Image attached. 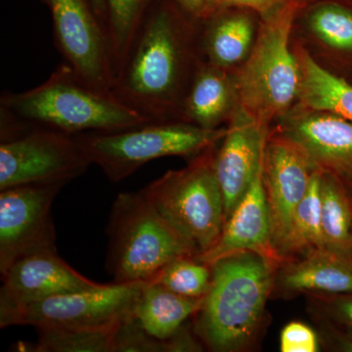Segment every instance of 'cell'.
Wrapping results in <instances>:
<instances>
[{"instance_id":"17","label":"cell","mask_w":352,"mask_h":352,"mask_svg":"<svg viewBox=\"0 0 352 352\" xmlns=\"http://www.w3.org/2000/svg\"><path fill=\"white\" fill-rule=\"evenodd\" d=\"M228 69L200 62L183 101L180 120L204 129H219L239 106L234 76Z\"/></svg>"},{"instance_id":"23","label":"cell","mask_w":352,"mask_h":352,"mask_svg":"<svg viewBox=\"0 0 352 352\" xmlns=\"http://www.w3.org/2000/svg\"><path fill=\"white\" fill-rule=\"evenodd\" d=\"M155 1L156 0H105L106 29L115 76L124 64L139 28Z\"/></svg>"},{"instance_id":"11","label":"cell","mask_w":352,"mask_h":352,"mask_svg":"<svg viewBox=\"0 0 352 352\" xmlns=\"http://www.w3.org/2000/svg\"><path fill=\"white\" fill-rule=\"evenodd\" d=\"M46 4L64 63L92 87L112 91L115 74L110 41L91 0H46Z\"/></svg>"},{"instance_id":"19","label":"cell","mask_w":352,"mask_h":352,"mask_svg":"<svg viewBox=\"0 0 352 352\" xmlns=\"http://www.w3.org/2000/svg\"><path fill=\"white\" fill-rule=\"evenodd\" d=\"M240 8L229 7L204 22L199 36V53L206 62L229 69L244 63L256 43V36L251 15Z\"/></svg>"},{"instance_id":"12","label":"cell","mask_w":352,"mask_h":352,"mask_svg":"<svg viewBox=\"0 0 352 352\" xmlns=\"http://www.w3.org/2000/svg\"><path fill=\"white\" fill-rule=\"evenodd\" d=\"M315 168L302 150L281 133L267 138L263 155L264 188L273 248L283 261L294 214Z\"/></svg>"},{"instance_id":"21","label":"cell","mask_w":352,"mask_h":352,"mask_svg":"<svg viewBox=\"0 0 352 352\" xmlns=\"http://www.w3.org/2000/svg\"><path fill=\"white\" fill-rule=\"evenodd\" d=\"M300 67V105L337 113L352 122V85L324 69L303 50H296Z\"/></svg>"},{"instance_id":"5","label":"cell","mask_w":352,"mask_h":352,"mask_svg":"<svg viewBox=\"0 0 352 352\" xmlns=\"http://www.w3.org/2000/svg\"><path fill=\"white\" fill-rule=\"evenodd\" d=\"M300 6L302 0H293L263 20L249 57L234 76L240 107L266 126L298 96L300 67L289 36Z\"/></svg>"},{"instance_id":"4","label":"cell","mask_w":352,"mask_h":352,"mask_svg":"<svg viewBox=\"0 0 352 352\" xmlns=\"http://www.w3.org/2000/svg\"><path fill=\"white\" fill-rule=\"evenodd\" d=\"M107 236L106 270L113 283H149L173 259L197 256L141 190L116 198Z\"/></svg>"},{"instance_id":"18","label":"cell","mask_w":352,"mask_h":352,"mask_svg":"<svg viewBox=\"0 0 352 352\" xmlns=\"http://www.w3.org/2000/svg\"><path fill=\"white\" fill-rule=\"evenodd\" d=\"M276 278L278 287L289 293H352V261L323 248L287 263Z\"/></svg>"},{"instance_id":"33","label":"cell","mask_w":352,"mask_h":352,"mask_svg":"<svg viewBox=\"0 0 352 352\" xmlns=\"http://www.w3.org/2000/svg\"><path fill=\"white\" fill-rule=\"evenodd\" d=\"M91 3L94 6L95 12L106 28V15H107V12H106L105 0H91Z\"/></svg>"},{"instance_id":"22","label":"cell","mask_w":352,"mask_h":352,"mask_svg":"<svg viewBox=\"0 0 352 352\" xmlns=\"http://www.w3.org/2000/svg\"><path fill=\"white\" fill-rule=\"evenodd\" d=\"M321 175L322 170L315 168L307 193L296 207L287 244L286 258L295 254L302 256L326 248L322 229Z\"/></svg>"},{"instance_id":"25","label":"cell","mask_w":352,"mask_h":352,"mask_svg":"<svg viewBox=\"0 0 352 352\" xmlns=\"http://www.w3.org/2000/svg\"><path fill=\"white\" fill-rule=\"evenodd\" d=\"M122 322L98 328L38 329V342L30 347L28 351L36 352H113L116 333Z\"/></svg>"},{"instance_id":"32","label":"cell","mask_w":352,"mask_h":352,"mask_svg":"<svg viewBox=\"0 0 352 352\" xmlns=\"http://www.w3.org/2000/svg\"><path fill=\"white\" fill-rule=\"evenodd\" d=\"M337 310L340 316L344 317L352 326V296H347V298L340 300L337 303Z\"/></svg>"},{"instance_id":"34","label":"cell","mask_w":352,"mask_h":352,"mask_svg":"<svg viewBox=\"0 0 352 352\" xmlns=\"http://www.w3.org/2000/svg\"><path fill=\"white\" fill-rule=\"evenodd\" d=\"M351 249H352V229H351Z\"/></svg>"},{"instance_id":"35","label":"cell","mask_w":352,"mask_h":352,"mask_svg":"<svg viewBox=\"0 0 352 352\" xmlns=\"http://www.w3.org/2000/svg\"><path fill=\"white\" fill-rule=\"evenodd\" d=\"M41 1L44 2V3H46V0H41Z\"/></svg>"},{"instance_id":"2","label":"cell","mask_w":352,"mask_h":352,"mask_svg":"<svg viewBox=\"0 0 352 352\" xmlns=\"http://www.w3.org/2000/svg\"><path fill=\"white\" fill-rule=\"evenodd\" d=\"M0 117L72 135L122 131L151 122L111 92L90 85L66 63L38 87L17 94L4 92Z\"/></svg>"},{"instance_id":"13","label":"cell","mask_w":352,"mask_h":352,"mask_svg":"<svg viewBox=\"0 0 352 352\" xmlns=\"http://www.w3.org/2000/svg\"><path fill=\"white\" fill-rule=\"evenodd\" d=\"M267 138V126L238 106L214 157L215 176L223 196L226 221L263 164Z\"/></svg>"},{"instance_id":"28","label":"cell","mask_w":352,"mask_h":352,"mask_svg":"<svg viewBox=\"0 0 352 352\" xmlns=\"http://www.w3.org/2000/svg\"><path fill=\"white\" fill-rule=\"evenodd\" d=\"M166 351L164 342L146 333L135 317H131L120 324L116 333L113 352Z\"/></svg>"},{"instance_id":"1","label":"cell","mask_w":352,"mask_h":352,"mask_svg":"<svg viewBox=\"0 0 352 352\" xmlns=\"http://www.w3.org/2000/svg\"><path fill=\"white\" fill-rule=\"evenodd\" d=\"M194 28L175 0H156L115 76L112 94L149 122L178 120L200 60Z\"/></svg>"},{"instance_id":"15","label":"cell","mask_w":352,"mask_h":352,"mask_svg":"<svg viewBox=\"0 0 352 352\" xmlns=\"http://www.w3.org/2000/svg\"><path fill=\"white\" fill-rule=\"evenodd\" d=\"M280 133L327 173L352 164V122L337 113L298 106L284 113Z\"/></svg>"},{"instance_id":"26","label":"cell","mask_w":352,"mask_h":352,"mask_svg":"<svg viewBox=\"0 0 352 352\" xmlns=\"http://www.w3.org/2000/svg\"><path fill=\"white\" fill-rule=\"evenodd\" d=\"M309 31L321 43L340 51L352 50V11L335 2L315 4L307 14Z\"/></svg>"},{"instance_id":"16","label":"cell","mask_w":352,"mask_h":352,"mask_svg":"<svg viewBox=\"0 0 352 352\" xmlns=\"http://www.w3.org/2000/svg\"><path fill=\"white\" fill-rule=\"evenodd\" d=\"M256 252L277 263L271 238L270 208L263 182V161L245 195L229 215L214 247L196 258L212 265L215 261L240 252Z\"/></svg>"},{"instance_id":"10","label":"cell","mask_w":352,"mask_h":352,"mask_svg":"<svg viewBox=\"0 0 352 352\" xmlns=\"http://www.w3.org/2000/svg\"><path fill=\"white\" fill-rule=\"evenodd\" d=\"M65 183L0 190V273L34 252L56 251L52 204Z\"/></svg>"},{"instance_id":"20","label":"cell","mask_w":352,"mask_h":352,"mask_svg":"<svg viewBox=\"0 0 352 352\" xmlns=\"http://www.w3.org/2000/svg\"><path fill=\"white\" fill-rule=\"evenodd\" d=\"M204 298L177 295L162 285L146 283L134 310V317L146 333L166 342L182 328L184 322L198 314Z\"/></svg>"},{"instance_id":"30","label":"cell","mask_w":352,"mask_h":352,"mask_svg":"<svg viewBox=\"0 0 352 352\" xmlns=\"http://www.w3.org/2000/svg\"><path fill=\"white\" fill-rule=\"evenodd\" d=\"M191 22L204 23L223 10L221 0H175Z\"/></svg>"},{"instance_id":"8","label":"cell","mask_w":352,"mask_h":352,"mask_svg":"<svg viewBox=\"0 0 352 352\" xmlns=\"http://www.w3.org/2000/svg\"><path fill=\"white\" fill-rule=\"evenodd\" d=\"M0 190L65 183L92 164L78 135L0 117Z\"/></svg>"},{"instance_id":"27","label":"cell","mask_w":352,"mask_h":352,"mask_svg":"<svg viewBox=\"0 0 352 352\" xmlns=\"http://www.w3.org/2000/svg\"><path fill=\"white\" fill-rule=\"evenodd\" d=\"M212 280V266L196 256L173 259L151 282L162 285L177 295L205 298Z\"/></svg>"},{"instance_id":"9","label":"cell","mask_w":352,"mask_h":352,"mask_svg":"<svg viewBox=\"0 0 352 352\" xmlns=\"http://www.w3.org/2000/svg\"><path fill=\"white\" fill-rule=\"evenodd\" d=\"M145 284L112 282L0 310V327L85 329L113 325L133 316Z\"/></svg>"},{"instance_id":"31","label":"cell","mask_w":352,"mask_h":352,"mask_svg":"<svg viewBox=\"0 0 352 352\" xmlns=\"http://www.w3.org/2000/svg\"><path fill=\"white\" fill-rule=\"evenodd\" d=\"M293 0H221L224 9L229 7L247 9L256 12L265 20Z\"/></svg>"},{"instance_id":"29","label":"cell","mask_w":352,"mask_h":352,"mask_svg":"<svg viewBox=\"0 0 352 352\" xmlns=\"http://www.w3.org/2000/svg\"><path fill=\"white\" fill-rule=\"evenodd\" d=\"M320 342L315 331L302 322L287 324L280 335V351L282 352H316Z\"/></svg>"},{"instance_id":"24","label":"cell","mask_w":352,"mask_h":352,"mask_svg":"<svg viewBox=\"0 0 352 352\" xmlns=\"http://www.w3.org/2000/svg\"><path fill=\"white\" fill-rule=\"evenodd\" d=\"M321 212L325 247L349 256L352 219L344 192L332 173L322 170Z\"/></svg>"},{"instance_id":"3","label":"cell","mask_w":352,"mask_h":352,"mask_svg":"<svg viewBox=\"0 0 352 352\" xmlns=\"http://www.w3.org/2000/svg\"><path fill=\"white\" fill-rule=\"evenodd\" d=\"M279 263L256 252L215 261L197 332L212 351H239L256 337Z\"/></svg>"},{"instance_id":"6","label":"cell","mask_w":352,"mask_h":352,"mask_svg":"<svg viewBox=\"0 0 352 352\" xmlns=\"http://www.w3.org/2000/svg\"><path fill=\"white\" fill-rule=\"evenodd\" d=\"M226 132L227 127L208 129L183 120H166L78 136L92 164H97L111 182L117 183L161 157L194 159L214 148Z\"/></svg>"},{"instance_id":"14","label":"cell","mask_w":352,"mask_h":352,"mask_svg":"<svg viewBox=\"0 0 352 352\" xmlns=\"http://www.w3.org/2000/svg\"><path fill=\"white\" fill-rule=\"evenodd\" d=\"M1 280L0 310L101 285L74 270L57 250L34 252L18 259L1 275Z\"/></svg>"},{"instance_id":"7","label":"cell","mask_w":352,"mask_h":352,"mask_svg":"<svg viewBox=\"0 0 352 352\" xmlns=\"http://www.w3.org/2000/svg\"><path fill=\"white\" fill-rule=\"evenodd\" d=\"M214 157L212 148L183 170L168 171L141 190L197 256L214 247L226 222Z\"/></svg>"}]
</instances>
